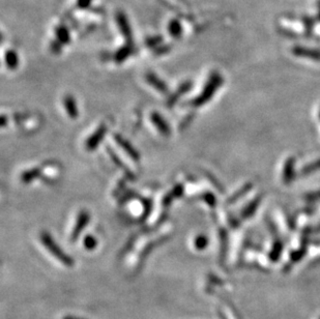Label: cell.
Masks as SVG:
<instances>
[{
    "instance_id": "1",
    "label": "cell",
    "mask_w": 320,
    "mask_h": 319,
    "mask_svg": "<svg viewBox=\"0 0 320 319\" xmlns=\"http://www.w3.org/2000/svg\"><path fill=\"white\" fill-rule=\"evenodd\" d=\"M41 241L44 244V246L46 247V249L49 251L53 255V256L57 260H59L62 264L68 265V266H72L74 264L73 259L69 256V255L62 252V250L57 246V244L55 243V241L49 233L43 232L41 234Z\"/></svg>"
},
{
    "instance_id": "2",
    "label": "cell",
    "mask_w": 320,
    "mask_h": 319,
    "mask_svg": "<svg viewBox=\"0 0 320 319\" xmlns=\"http://www.w3.org/2000/svg\"><path fill=\"white\" fill-rule=\"evenodd\" d=\"M222 84V78L219 74H214L211 79L209 83L206 84V86L204 87L202 93L199 95V97H197L196 99L193 100V102H192V105L193 106H202L204 105L205 103L209 102L212 98L213 95L215 93V91H217V89L219 88V86Z\"/></svg>"
},
{
    "instance_id": "3",
    "label": "cell",
    "mask_w": 320,
    "mask_h": 319,
    "mask_svg": "<svg viewBox=\"0 0 320 319\" xmlns=\"http://www.w3.org/2000/svg\"><path fill=\"white\" fill-rule=\"evenodd\" d=\"M114 139L116 140V142L118 143V145L126 152V154L129 155L130 157H132L134 161L138 162L140 160V154L139 152L136 150V148L131 144V143L127 141L126 139H124L122 136H120L119 134H115Z\"/></svg>"
},
{
    "instance_id": "4",
    "label": "cell",
    "mask_w": 320,
    "mask_h": 319,
    "mask_svg": "<svg viewBox=\"0 0 320 319\" xmlns=\"http://www.w3.org/2000/svg\"><path fill=\"white\" fill-rule=\"evenodd\" d=\"M88 222H89V215L87 212H81L79 214L74 230L72 232V237H71L72 241H76L78 236L80 235V233L83 231V229L88 224Z\"/></svg>"
},
{
    "instance_id": "5",
    "label": "cell",
    "mask_w": 320,
    "mask_h": 319,
    "mask_svg": "<svg viewBox=\"0 0 320 319\" xmlns=\"http://www.w3.org/2000/svg\"><path fill=\"white\" fill-rule=\"evenodd\" d=\"M106 131H107V127L105 125L100 126L99 129L88 138V140L86 142L87 149L92 150L94 148H97L98 145L100 144V142L103 140V138H104V136L106 134Z\"/></svg>"
},
{
    "instance_id": "6",
    "label": "cell",
    "mask_w": 320,
    "mask_h": 319,
    "mask_svg": "<svg viewBox=\"0 0 320 319\" xmlns=\"http://www.w3.org/2000/svg\"><path fill=\"white\" fill-rule=\"evenodd\" d=\"M151 121L157 129V131L163 136H169L171 134L170 126L168 122L163 118L162 115H159L158 113H155V112L151 113Z\"/></svg>"
},
{
    "instance_id": "7",
    "label": "cell",
    "mask_w": 320,
    "mask_h": 319,
    "mask_svg": "<svg viewBox=\"0 0 320 319\" xmlns=\"http://www.w3.org/2000/svg\"><path fill=\"white\" fill-rule=\"evenodd\" d=\"M294 157H289L286 161L283 171V182L287 185L293 181L294 179Z\"/></svg>"
},
{
    "instance_id": "8",
    "label": "cell",
    "mask_w": 320,
    "mask_h": 319,
    "mask_svg": "<svg viewBox=\"0 0 320 319\" xmlns=\"http://www.w3.org/2000/svg\"><path fill=\"white\" fill-rule=\"evenodd\" d=\"M63 106H65L67 112L71 118H76L78 116V108L76 101L74 100L71 95H68L65 99H63Z\"/></svg>"
},
{
    "instance_id": "9",
    "label": "cell",
    "mask_w": 320,
    "mask_h": 319,
    "mask_svg": "<svg viewBox=\"0 0 320 319\" xmlns=\"http://www.w3.org/2000/svg\"><path fill=\"white\" fill-rule=\"evenodd\" d=\"M293 53L297 56L308 57V58H312L315 60H320V52L316 51V50L306 49V48H301V47H296L293 49Z\"/></svg>"
},
{
    "instance_id": "10",
    "label": "cell",
    "mask_w": 320,
    "mask_h": 319,
    "mask_svg": "<svg viewBox=\"0 0 320 319\" xmlns=\"http://www.w3.org/2000/svg\"><path fill=\"white\" fill-rule=\"evenodd\" d=\"M260 202H261V196H258L257 198H255L252 202H250V203L245 207L243 213H242L243 219H248V218H250L251 216H253V215L255 214V212L257 211Z\"/></svg>"
},
{
    "instance_id": "11",
    "label": "cell",
    "mask_w": 320,
    "mask_h": 319,
    "mask_svg": "<svg viewBox=\"0 0 320 319\" xmlns=\"http://www.w3.org/2000/svg\"><path fill=\"white\" fill-rule=\"evenodd\" d=\"M147 81L156 89L158 90L159 92H162L165 94V92L167 93L168 91V88L167 86L165 85V83L163 81H161L158 78H156L155 76L153 75H147Z\"/></svg>"
},
{
    "instance_id": "12",
    "label": "cell",
    "mask_w": 320,
    "mask_h": 319,
    "mask_svg": "<svg viewBox=\"0 0 320 319\" xmlns=\"http://www.w3.org/2000/svg\"><path fill=\"white\" fill-rule=\"evenodd\" d=\"M252 187H253V185L252 184H246L241 190L239 191H237V192L233 195V196H231L228 200H227V204H231V203H234V202H236L239 198H242V197H244L249 191L252 189Z\"/></svg>"
},
{
    "instance_id": "13",
    "label": "cell",
    "mask_w": 320,
    "mask_h": 319,
    "mask_svg": "<svg viewBox=\"0 0 320 319\" xmlns=\"http://www.w3.org/2000/svg\"><path fill=\"white\" fill-rule=\"evenodd\" d=\"M40 175V169H31V170H27L22 174V181L26 184L33 182L34 180H36Z\"/></svg>"
},
{
    "instance_id": "14",
    "label": "cell",
    "mask_w": 320,
    "mask_h": 319,
    "mask_svg": "<svg viewBox=\"0 0 320 319\" xmlns=\"http://www.w3.org/2000/svg\"><path fill=\"white\" fill-rule=\"evenodd\" d=\"M317 170H320V160H318V161H315V162H312L309 165L303 167L300 171V175H308V174H311Z\"/></svg>"
},
{
    "instance_id": "15",
    "label": "cell",
    "mask_w": 320,
    "mask_h": 319,
    "mask_svg": "<svg viewBox=\"0 0 320 319\" xmlns=\"http://www.w3.org/2000/svg\"><path fill=\"white\" fill-rule=\"evenodd\" d=\"M207 245H209V239H207L206 236L199 235V236L196 237V239H195V247L198 250H203L204 248H206Z\"/></svg>"
},
{
    "instance_id": "16",
    "label": "cell",
    "mask_w": 320,
    "mask_h": 319,
    "mask_svg": "<svg viewBox=\"0 0 320 319\" xmlns=\"http://www.w3.org/2000/svg\"><path fill=\"white\" fill-rule=\"evenodd\" d=\"M190 88V85L188 84V85H183L180 89H179V91L177 92V93H174L172 97L169 99V105H172L173 103H175V101H177L182 94H184V92H186L188 89Z\"/></svg>"
},
{
    "instance_id": "17",
    "label": "cell",
    "mask_w": 320,
    "mask_h": 319,
    "mask_svg": "<svg viewBox=\"0 0 320 319\" xmlns=\"http://www.w3.org/2000/svg\"><path fill=\"white\" fill-rule=\"evenodd\" d=\"M97 245H98L97 239H95L93 236L88 235V236L85 237V239H84V246H85L86 249L92 250V249H94L95 247H97Z\"/></svg>"
},
{
    "instance_id": "18",
    "label": "cell",
    "mask_w": 320,
    "mask_h": 319,
    "mask_svg": "<svg viewBox=\"0 0 320 319\" xmlns=\"http://www.w3.org/2000/svg\"><path fill=\"white\" fill-rule=\"evenodd\" d=\"M110 154H111L112 158H113V161H114V162H115V163H116V164H117V165H118L119 167H121V169H123V170H124L125 172H129V170H127V169H126V166H125V164L123 165V163L119 161V158L117 157V155H115V154H114L113 152H112L111 150H110Z\"/></svg>"
},
{
    "instance_id": "19",
    "label": "cell",
    "mask_w": 320,
    "mask_h": 319,
    "mask_svg": "<svg viewBox=\"0 0 320 319\" xmlns=\"http://www.w3.org/2000/svg\"><path fill=\"white\" fill-rule=\"evenodd\" d=\"M204 200H205V202H206L207 204H210V205H215V204H216V201H217L216 197H215L212 193H207V194L205 195Z\"/></svg>"
},
{
    "instance_id": "20",
    "label": "cell",
    "mask_w": 320,
    "mask_h": 319,
    "mask_svg": "<svg viewBox=\"0 0 320 319\" xmlns=\"http://www.w3.org/2000/svg\"><path fill=\"white\" fill-rule=\"evenodd\" d=\"M318 198H320V192L319 193H315V194H310V195L306 196V199H308L310 201H315Z\"/></svg>"
},
{
    "instance_id": "21",
    "label": "cell",
    "mask_w": 320,
    "mask_h": 319,
    "mask_svg": "<svg viewBox=\"0 0 320 319\" xmlns=\"http://www.w3.org/2000/svg\"><path fill=\"white\" fill-rule=\"evenodd\" d=\"M319 118H320V111H319Z\"/></svg>"
}]
</instances>
